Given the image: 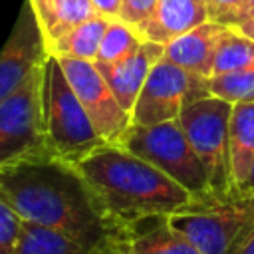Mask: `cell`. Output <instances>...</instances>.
Returning a JSON list of instances; mask_svg holds the SVG:
<instances>
[{
	"label": "cell",
	"mask_w": 254,
	"mask_h": 254,
	"mask_svg": "<svg viewBox=\"0 0 254 254\" xmlns=\"http://www.w3.org/2000/svg\"><path fill=\"white\" fill-rule=\"evenodd\" d=\"M0 190L24 220L64 234L85 254L131 246L133 228L107 208L73 163L52 153L0 167Z\"/></svg>",
	"instance_id": "1"
},
{
	"label": "cell",
	"mask_w": 254,
	"mask_h": 254,
	"mask_svg": "<svg viewBox=\"0 0 254 254\" xmlns=\"http://www.w3.org/2000/svg\"><path fill=\"white\" fill-rule=\"evenodd\" d=\"M131 250L133 254H200L179 230L167 222V216L137 222L133 226Z\"/></svg>",
	"instance_id": "15"
},
{
	"label": "cell",
	"mask_w": 254,
	"mask_h": 254,
	"mask_svg": "<svg viewBox=\"0 0 254 254\" xmlns=\"http://www.w3.org/2000/svg\"><path fill=\"white\" fill-rule=\"evenodd\" d=\"M206 83L210 95L222 97L230 103H254V65L220 75H210Z\"/></svg>",
	"instance_id": "21"
},
{
	"label": "cell",
	"mask_w": 254,
	"mask_h": 254,
	"mask_svg": "<svg viewBox=\"0 0 254 254\" xmlns=\"http://www.w3.org/2000/svg\"><path fill=\"white\" fill-rule=\"evenodd\" d=\"M109 18L105 16H91L81 24L73 26L69 32L60 36L56 42L48 46V52L56 58H71V60H87L95 62L101 38L109 26Z\"/></svg>",
	"instance_id": "17"
},
{
	"label": "cell",
	"mask_w": 254,
	"mask_h": 254,
	"mask_svg": "<svg viewBox=\"0 0 254 254\" xmlns=\"http://www.w3.org/2000/svg\"><path fill=\"white\" fill-rule=\"evenodd\" d=\"M248 16H254V0H244V2H242L238 22H242V20H244V18H248ZM238 22H236V24H238ZM236 24H234V26H236Z\"/></svg>",
	"instance_id": "27"
},
{
	"label": "cell",
	"mask_w": 254,
	"mask_h": 254,
	"mask_svg": "<svg viewBox=\"0 0 254 254\" xmlns=\"http://www.w3.org/2000/svg\"><path fill=\"white\" fill-rule=\"evenodd\" d=\"M155 4H157V0H121L119 20H123L125 24H129L137 30L151 16Z\"/></svg>",
	"instance_id": "24"
},
{
	"label": "cell",
	"mask_w": 254,
	"mask_h": 254,
	"mask_svg": "<svg viewBox=\"0 0 254 254\" xmlns=\"http://www.w3.org/2000/svg\"><path fill=\"white\" fill-rule=\"evenodd\" d=\"M107 254H133V250H131V246H127V248H117V250H111V252H107Z\"/></svg>",
	"instance_id": "30"
},
{
	"label": "cell",
	"mask_w": 254,
	"mask_h": 254,
	"mask_svg": "<svg viewBox=\"0 0 254 254\" xmlns=\"http://www.w3.org/2000/svg\"><path fill=\"white\" fill-rule=\"evenodd\" d=\"M232 103L206 95L189 103L181 115L179 123L202 161L212 194H224L234 190L230 175V153H228V125H230Z\"/></svg>",
	"instance_id": "6"
},
{
	"label": "cell",
	"mask_w": 254,
	"mask_h": 254,
	"mask_svg": "<svg viewBox=\"0 0 254 254\" xmlns=\"http://www.w3.org/2000/svg\"><path fill=\"white\" fill-rule=\"evenodd\" d=\"M14 254H85L73 240L64 234L24 220L22 234Z\"/></svg>",
	"instance_id": "19"
},
{
	"label": "cell",
	"mask_w": 254,
	"mask_h": 254,
	"mask_svg": "<svg viewBox=\"0 0 254 254\" xmlns=\"http://www.w3.org/2000/svg\"><path fill=\"white\" fill-rule=\"evenodd\" d=\"M167 222L200 254H242L254 234V194L234 189L192 198Z\"/></svg>",
	"instance_id": "3"
},
{
	"label": "cell",
	"mask_w": 254,
	"mask_h": 254,
	"mask_svg": "<svg viewBox=\"0 0 254 254\" xmlns=\"http://www.w3.org/2000/svg\"><path fill=\"white\" fill-rule=\"evenodd\" d=\"M121 147L161 169L194 198L212 194L208 173L187 139L179 119L155 125H131Z\"/></svg>",
	"instance_id": "5"
},
{
	"label": "cell",
	"mask_w": 254,
	"mask_h": 254,
	"mask_svg": "<svg viewBox=\"0 0 254 254\" xmlns=\"http://www.w3.org/2000/svg\"><path fill=\"white\" fill-rule=\"evenodd\" d=\"M208 20L204 0H157L151 16L137 28V32L143 40L165 46Z\"/></svg>",
	"instance_id": "12"
},
{
	"label": "cell",
	"mask_w": 254,
	"mask_h": 254,
	"mask_svg": "<svg viewBox=\"0 0 254 254\" xmlns=\"http://www.w3.org/2000/svg\"><path fill=\"white\" fill-rule=\"evenodd\" d=\"M165 46L157 42L143 40L141 46L125 60L115 64H95L103 79L107 81L109 89L117 97L123 109L129 113L133 111V105L153 69V65L163 58Z\"/></svg>",
	"instance_id": "11"
},
{
	"label": "cell",
	"mask_w": 254,
	"mask_h": 254,
	"mask_svg": "<svg viewBox=\"0 0 254 254\" xmlns=\"http://www.w3.org/2000/svg\"><path fill=\"white\" fill-rule=\"evenodd\" d=\"M224 28L226 26L208 20L165 44L163 58L190 73L208 79L212 75V65Z\"/></svg>",
	"instance_id": "13"
},
{
	"label": "cell",
	"mask_w": 254,
	"mask_h": 254,
	"mask_svg": "<svg viewBox=\"0 0 254 254\" xmlns=\"http://www.w3.org/2000/svg\"><path fill=\"white\" fill-rule=\"evenodd\" d=\"M248 65H254V40L242 34L238 28L226 26L218 42L212 75L236 71Z\"/></svg>",
	"instance_id": "18"
},
{
	"label": "cell",
	"mask_w": 254,
	"mask_h": 254,
	"mask_svg": "<svg viewBox=\"0 0 254 254\" xmlns=\"http://www.w3.org/2000/svg\"><path fill=\"white\" fill-rule=\"evenodd\" d=\"M244 192H252L254 194V163H252V169H250V175H248V179H246V183H244V189H242Z\"/></svg>",
	"instance_id": "28"
},
{
	"label": "cell",
	"mask_w": 254,
	"mask_h": 254,
	"mask_svg": "<svg viewBox=\"0 0 254 254\" xmlns=\"http://www.w3.org/2000/svg\"><path fill=\"white\" fill-rule=\"evenodd\" d=\"M206 95H210L206 77L190 73L175 65L173 62L161 58L153 65L133 105L131 123L155 125V123L179 119L181 111L189 103Z\"/></svg>",
	"instance_id": "8"
},
{
	"label": "cell",
	"mask_w": 254,
	"mask_h": 254,
	"mask_svg": "<svg viewBox=\"0 0 254 254\" xmlns=\"http://www.w3.org/2000/svg\"><path fill=\"white\" fill-rule=\"evenodd\" d=\"M208 8V18L222 26H234L240 16L244 0H204Z\"/></svg>",
	"instance_id": "23"
},
{
	"label": "cell",
	"mask_w": 254,
	"mask_h": 254,
	"mask_svg": "<svg viewBox=\"0 0 254 254\" xmlns=\"http://www.w3.org/2000/svg\"><path fill=\"white\" fill-rule=\"evenodd\" d=\"M95 14L105 16L109 20H117L121 16V0H91Z\"/></svg>",
	"instance_id": "25"
},
{
	"label": "cell",
	"mask_w": 254,
	"mask_h": 254,
	"mask_svg": "<svg viewBox=\"0 0 254 254\" xmlns=\"http://www.w3.org/2000/svg\"><path fill=\"white\" fill-rule=\"evenodd\" d=\"M42 85L44 65L12 95L0 101V167L50 153L46 141Z\"/></svg>",
	"instance_id": "7"
},
{
	"label": "cell",
	"mask_w": 254,
	"mask_h": 254,
	"mask_svg": "<svg viewBox=\"0 0 254 254\" xmlns=\"http://www.w3.org/2000/svg\"><path fill=\"white\" fill-rule=\"evenodd\" d=\"M107 208L127 226L169 216L192 202V194L161 169L121 145L103 143L75 163Z\"/></svg>",
	"instance_id": "2"
},
{
	"label": "cell",
	"mask_w": 254,
	"mask_h": 254,
	"mask_svg": "<svg viewBox=\"0 0 254 254\" xmlns=\"http://www.w3.org/2000/svg\"><path fill=\"white\" fill-rule=\"evenodd\" d=\"M48 56V40L40 20L30 0H24L12 32L0 50V101L24 85L26 79L44 65Z\"/></svg>",
	"instance_id": "10"
},
{
	"label": "cell",
	"mask_w": 254,
	"mask_h": 254,
	"mask_svg": "<svg viewBox=\"0 0 254 254\" xmlns=\"http://www.w3.org/2000/svg\"><path fill=\"white\" fill-rule=\"evenodd\" d=\"M242 254H254V234L250 236V240H248V244H246V248H244Z\"/></svg>",
	"instance_id": "29"
},
{
	"label": "cell",
	"mask_w": 254,
	"mask_h": 254,
	"mask_svg": "<svg viewBox=\"0 0 254 254\" xmlns=\"http://www.w3.org/2000/svg\"><path fill=\"white\" fill-rule=\"evenodd\" d=\"M30 4L40 20L48 46L73 26L95 16L91 0H30Z\"/></svg>",
	"instance_id": "16"
},
{
	"label": "cell",
	"mask_w": 254,
	"mask_h": 254,
	"mask_svg": "<svg viewBox=\"0 0 254 254\" xmlns=\"http://www.w3.org/2000/svg\"><path fill=\"white\" fill-rule=\"evenodd\" d=\"M143 38L139 36V32L125 24L123 20H111L101 44H99V52L95 58V64H115L121 62L125 58H129L139 46H141Z\"/></svg>",
	"instance_id": "20"
},
{
	"label": "cell",
	"mask_w": 254,
	"mask_h": 254,
	"mask_svg": "<svg viewBox=\"0 0 254 254\" xmlns=\"http://www.w3.org/2000/svg\"><path fill=\"white\" fill-rule=\"evenodd\" d=\"M42 103L46 141L52 155L75 165L105 143L75 95L60 60L52 54L44 64Z\"/></svg>",
	"instance_id": "4"
},
{
	"label": "cell",
	"mask_w": 254,
	"mask_h": 254,
	"mask_svg": "<svg viewBox=\"0 0 254 254\" xmlns=\"http://www.w3.org/2000/svg\"><path fill=\"white\" fill-rule=\"evenodd\" d=\"M58 60L101 139L111 145H121L123 137L133 125L131 113L121 107L107 81L99 73L95 62L71 58Z\"/></svg>",
	"instance_id": "9"
},
{
	"label": "cell",
	"mask_w": 254,
	"mask_h": 254,
	"mask_svg": "<svg viewBox=\"0 0 254 254\" xmlns=\"http://www.w3.org/2000/svg\"><path fill=\"white\" fill-rule=\"evenodd\" d=\"M234 28H238L242 34H246L248 38H252V40H254V16L244 18V20H242V22H238Z\"/></svg>",
	"instance_id": "26"
},
{
	"label": "cell",
	"mask_w": 254,
	"mask_h": 254,
	"mask_svg": "<svg viewBox=\"0 0 254 254\" xmlns=\"http://www.w3.org/2000/svg\"><path fill=\"white\" fill-rule=\"evenodd\" d=\"M230 175L234 189L242 190L254 163V103H232L228 125Z\"/></svg>",
	"instance_id": "14"
},
{
	"label": "cell",
	"mask_w": 254,
	"mask_h": 254,
	"mask_svg": "<svg viewBox=\"0 0 254 254\" xmlns=\"http://www.w3.org/2000/svg\"><path fill=\"white\" fill-rule=\"evenodd\" d=\"M24 218L8 200V196L0 190V254H14L20 234H22Z\"/></svg>",
	"instance_id": "22"
}]
</instances>
